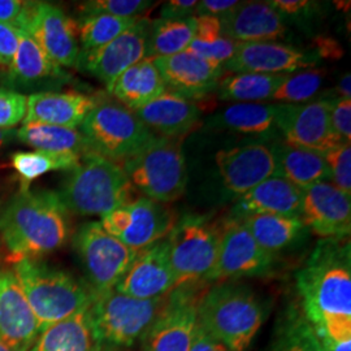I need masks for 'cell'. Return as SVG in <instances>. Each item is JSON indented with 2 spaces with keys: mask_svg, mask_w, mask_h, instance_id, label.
I'll return each instance as SVG.
<instances>
[{
  "mask_svg": "<svg viewBox=\"0 0 351 351\" xmlns=\"http://www.w3.org/2000/svg\"><path fill=\"white\" fill-rule=\"evenodd\" d=\"M317 335V333H316ZM319 341L324 351H351V339L348 341H335L323 335H317Z\"/></svg>",
  "mask_w": 351,
  "mask_h": 351,
  "instance_id": "53",
  "label": "cell"
},
{
  "mask_svg": "<svg viewBox=\"0 0 351 351\" xmlns=\"http://www.w3.org/2000/svg\"><path fill=\"white\" fill-rule=\"evenodd\" d=\"M88 310L47 326L29 351H101Z\"/></svg>",
  "mask_w": 351,
  "mask_h": 351,
  "instance_id": "31",
  "label": "cell"
},
{
  "mask_svg": "<svg viewBox=\"0 0 351 351\" xmlns=\"http://www.w3.org/2000/svg\"><path fill=\"white\" fill-rule=\"evenodd\" d=\"M84 156L75 154H53L46 151H17L12 154L13 169L21 180V189L30 188V182L52 171H73Z\"/></svg>",
  "mask_w": 351,
  "mask_h": 351,
  "instance_id": "36",
  "label": "cell"
},
{
  "mask_svg": "<svg viewBox=\"0 0 351 351\" xmlns=\"http://www.w3.org/2000/svg\"><path fill=\"white\" fill-rule=\"evenodd\" d=\"M276 160V176L300 189L319 182H330V172L322 154L275 142L271 146Z\"/></svg>",
  "mask_w": 351,
  "mask_h": 351,
  "instance_id": "30",
  "label": "cell"
},
{
  "mask_svg": "<svg viewBox=\"0 0 351 351\" xmlns=\"http://www.w3.org/2000/svg\"><path fill=\"white\" fill-rule=\"evenodd\" d=\"M195 34L194 16L184 20L156 19L150 23L147 59L173 56L188 50Z\"/></svg>",
  "mask_w": 351,
  "mask_h": 351,
  "instance_id": "34",
  "label": "cell"
},
{
  "mask_svg": "<svg viewBox=\"0 0 351 351\" xmlns=\"http://www.w3.org/2000/svg\"><path fill=\"white\" fill-rule=\"evenodd\" d=\"M101 99L86 94L39 91L26 98L25 124H46L77 129Z\"/></svg>",
  "mask_w": 351,
  "mask_h": 351,
  "instance_id": "23",
  "label": "cell"
},
{
  "mask_svg": "<svg viewBox=\"0 0 351 351\" xmlns=\"http://www.w3.org/2000/svg\"><path fill=\"white\" fill-rule=\"evenodd\" d=\"M195 20V34L194 39L202 43H213L219 38L223 37L221 23L216 17L207 16H194Z\"/></svg>",
  "mask_w": 351,
  "mask_h": 351,
  "instance_id": "47",
  "label": "cell"
},
{
  "mask_svg": "<svg viewBox=\"0 0 351 351\" xmlns=\"http://www.w3.org/2000/svg\"><path fill=\"white\" fill-rule=\"evenodd\" d=\"M324 75L323 69H307L287 75L271 99L280 101V104L307 103L322 88Z\"/></svg>",
  "mask_w": 351,
  "mask_h": 351,
  "instance_id": "39",
  "label": "cell"
},
{
  "mask_svg": "<svg viewBox=\"0 0 351 351\" xmlns=\"http://www.w3.org/2000/svg\"><path fill=\"white\" fill-rule=\"evenodd\" d=\"M12 265L40 333L47 326L88 310L94 300L91 289L63 269L37 259H21Z\"/></svg>",
  "mask_w": 351,
  "mask_h": 351,
  "instance_id": "4",
  "label": "cell"
},
{
  "mask_svg": "<svg viewBox=\"0 0 351 351\" xmlns=\"http://www.w3.org/2000/svg\"><path fill=\"white\" fill-rule=\"evenodd\" d=\"M213 125L221 126L252 137L271 139L276 137L275 104L234 103L213 119Z\"/></svg>",
  "mask_w": 351,
  "mask_h": 351,
  "instance_id": "32",
  "label": "cell"
},
{
  "mask_svg": "<svg viewBox=\"0 0 351 351\" xmlns=\"http://www.w3.org/2000/svg\"><path fill=\"white\" fill-rule=\"evenodd\" d=\"M332 99L275 104L277 130L290 146L324 154L343 143L330 125Z\"/></svg>",
  "mask_w": 351,
  "mask_h": 351,
  "instance_id": "15",
  "label": "cell"
},
{
  "mask_svg": "<svg viewBox=\"0 0 351 351\" xmlns=\"http://www.w3.org/2000/svg\"><path fill=\"white\" fill-rule=\"evenodd\" d=\"M303 315L317 335L351 339V254L346 239H323L297 274Z\"/></svg>",
  "mask_w": 351,
  "mask_h": 351,
  "instance_id": "1",
  "label": "cell"
},
{
  "mask_svg": "<svg viewBox=\"0 0 351 351\" xmlns=\"http://www.w3.org/2000/svg\"><path fill=\"white\" fill-rule=\"evenodd\" d=\"M177 217L173 210L160 202L137 197L101 217L103 229L128 247L141 251L167 239Z\"/></svg>",
  "mask_w": 351,
  "mask_h": 351,
  "instance_id": "11",
  "label": "cell"
},
{
  "mask_svg": "<svg viewBox=\"0 0 351 351\" xmlns=\"http://www.w3.org/2000/svg\"><path fill=\"white\" fill-rule=\"evenodd\" d=\"M59 66H75L80 55L77 24L62 8L46 1H27L19 26Z\"/></svg>",
  "mask_w": 351,
  "mask_h": 351,
  "instance_id": "14",
  "label": "cell"
},
{
  "mask_svg": "<svg viewBox=\"0 0 351 351\" xmlns=\"http://www.w3.org/2000/svg\"><path fill=\"white\" fill-rule=\"evenodd\" d=\"M139 120L155 134L180 141L201 125V108L194 101L165 91L145 107L136 110Z\"/></svg>",
  "mask_w": 351,
  "mask_h": 351,
  "instance_id": "25",
  "label": "cell"
},
{
  "mask_svg": "<svg viewBox=\"0 0 351 351\" xmlns=\"http://www.w3.org/2000/svg\"><path fill=\"white\" fill-rule=\"evenodd\" d=\"M285 75L233 73L224 75L216 90L223 101L261 103L274 97Z\"/></svg>",
  "mask_w": 351,
  "mask_h": 351,
  "instance_id": "35",
  "label": "cell"
},
{
  "mask_svg": "<svg viewBox=\"0 0 351 351\" xmlns=\"http://www.w3.org/2000/svg\"><path fill=\"white\" fill-rule=\"evenodd\" d=\"M152 60L162 75L167 91L190 101L204 98L216 90L226 73L223 65L207 62L189 51Z\"/></svg>",
  "mask_w": 351,
  "mask_h": 351,
  "instance_id": "22",
  "label": "cell"
},
{
  "mask_svg": "<svg viewBox=\"0 0 351 351\" xmlns=\"http://www.w3.org/2000/svg\"><path fill=\"white\" fill-rule=\"evenodd\" d=\"M17 50L12 63L1 77L3 84L10 88L8 90H30L43 88L56 81L64 82L68 75L62 66L53 63L25 32L17 29Z\"/></svg>",
  "mask_w": 351,
  "mask_h": 351,
  "instance_id": "24",
  "label": "cell"
},
{
  "mask_svg": "<svg viewBox=\"0 0 351 351\" xmlns=\"http://www.w3.org/2000/svg\"><path fill=\"white\" fill-rule=\"evenodd\" d=\"M302 221L316 236L342 239L350 236V195L332 182H319L302 189Z\"/></svg>",
  "mask_w": 351,
  "mask_h": 351,
  "instance_id": "17",
  "label": "cell"
},
{
  "mask_svg": "<svg viewBox=\"0 0 351 351\" xmlns=\"http://www.w3.org/2000/svg\"><path fill=\"white\" fill-rule=\"evenodd\" d=\"M215 162L223 185L234 195H243L276 176V160L269 146L250 143L216 154Z\"/></svg>",
  "mask_w": 351,
  "mask_h": 351,
  "instance_id": "20",
  "label": "cell"
},
{
  "mask_svg": "<svg viewBox=\"0 0 351 351\" xmlns=\"http://www.w3.org/2000/svg\"><path fill=\"white\" fill-rule=\"evenodd\" d=\"M315 51H303L278 42L239 43L234 56L224 64L233 73L288 75L319 63Z\"/></svg>",
  "mask_w": 351,
  "mask_h": 351,
  "instance_id": "18",
  "label": "cell"
},
{
  "mask_svg": "<svg viewBox=\"0 0 351 351\" xmlns=\"http://www.w3.org/2000/svg\"><path fill=\"white\" fill-rule=\"evenodd\" d=\"M317 47H316V53L319 58H332V59H339L342 56V50L339 46L337 42L332 39H326L320 38L316 40Z\"/></svg>",
  "mask_w": 351,
  "mask_h": 351,
  "instance_id": "52",
  "label": "cell"
},
{
  "mask_svg": "<svg viewBox=\"0 0 351 351\" xmlns=\"http://www.w3.org/2000/svg\"><path fill=\"white\" fill-rule=\"evenodd\" d=\"M138 17L125 19L107 14L81 16L77 24V37L81 43L80 53L98 50L112 42L133 25Z\"/></svg>",
  "mask_w": 351,
  "mask_h": 351,
  "instance_id": "37",
  "label": "cell"
},
{
  "mask_svg": "<svg viewBox=\"0 0 351 351\" xmlns=\"http://www.w3.org/2000/svg\"><path fill=\"white\" fill-rule=\"evenodd\" d=\"M14 138H16V130H13V129L1 130L0 129V149H3L5 145L12 142Z\"/></svg>",
  "mask_w": 351,
  "mask_h": 351,
  "instance_id": "55",
  "label": "cell"
},
{
  "mask_svg": "<svg viewBox=\"0 0 351 351\" xmlns=\"http://www.w3.org/2000/svg\"><path fill=\"white\" fill-rule=\"evenodd\" d=\"M220 23L223 36L239 43L275 42L288 32L282 17L268 1H241Z\"/></svg>",
  "mask_w": 351,
  "mask_h": 351,
  "instance_id": "26",
  "label": "cell"
},
{
  "mask_svg": "<svg viewBox=\"0 0 351 351\" xmlns=\"http://www.w3.org/2000/svg\"><path fill=\"white\" fill-rule=\"evenodd\" d=\"M0 351H12L3 341H0Z\"/></svg>",
  "mask_w": 351,
  "mask_h": 351,
  "instance_id": "56",
  "label": "cell"
},
{
  "mask_svg": "<svg viewBox=\"0 0 351 351\" xmlns=\"http://www.w3.org/2000/svg\"><path fill=\"white\" fill-rule=\"evenodd\" d=\"M198 324L232 351H247L267 317V307L247 285L213 282L198 303Z\"/></svg>",
  "mask_w": 351,
  "mask_h": 351,
  "instance_id": "3",
  "label": "cell"
},
{
  "mask_svg": "<svg viewBox=\"0 0 351 351\" xmlns=\"http://www.w3.org/2000/svg\"><path fill=\"white\" fill-rule=\"evenodd\" d=\"M80 132L91 152L119 164L138 154L156 137L134 111L110 101H99Z\"/></svg>",
  "mask_w": 351,
  "mask_h": 351,
  "instance_id": "9",
  "label": "cell"
},
{
  "mask_svg": "<svg viewBox=\"0 0 351 351\" xmlns=\"http://www.w3.org/2000/svg\"><path fill=\"white\" fill-rule=\"evenodd\" d=\"M133 188L160 203L180 199L188 184V169L178 141L155 137L138 154L120 164Z\"/></svg>",
  "mask_w": 351,
  "mask_h": 351,
  "instance_id": "6",
  "label": "cell"
},
{
  "mask_svg": "<svg viewBox=\"0 0 351 351\" xmlns=\"http://www.w3.org/2000/svg\"><path fill=\"white\" fill-rule=\"evenodd\" d=\"M58 194L68 213L101 217L137 198L123 167L94 152L69 172Z\"/></svg>",
  "mask_w": 351,
  "mask_h": 351,
  "instance_id": "5",
  "label": "cell"
},
{
  "mask_svg": "<svg viewBox=\"0 0 351 351\" xmlns=\"http://www.w3.org/2000/svg\"><path fill=\"white\" fill-rule=\"evenodd\" d=\"M275 267V255L262 249L245 226L232 217L223 224L217 259L207 284L234 281L241 277L269 276Z\"/></svg>",
  "mask_w": 351,
  "mask_h": 351,
  "instance_id": "13",
  "label": "cell"
},
{
  "mask_svg": "<svg viewBox=\"0 0 351 351\" xmlns=\"http://www.w3.org/2000/svg\"><path fill=\"white\" fill-rule=\"evenodd\" d=\"M26 97L19 91L0 88V129H12L25 117Z\"/></svg>",
  "mask_w": 351,
  "mask_h": 351,
  "instance_id": "43",
  "label": "cell"
},
{
  "mask_svg": "<svg viewBox=\"0 0 351 351\" xmlns=\"http://www.w3.org/2000/svg\"><path fill=\"white\" fill-rule=\"evenodd\" d=\"M197 4L198 0H169L164 3L160 17L168 20H184L193 17Z\"/></svg>",
  "mask_w": 351,
  "mask_h": 351,
  "instance_id": "49",
  "label": "cell"
},
{
  "mask_svg": "<svg viewBox=\"0 0 351 351\" xmlns=\"http://www.w3.org/2000/svg\"><path fill=\"white\" fill-rule=\"evenodd\" d=\"M268 4L276 11L284 20V17L291 20H307L314 14L317 4L308 0H272Z\"/></svg>",
  "mask_w": 351,
  "mask_h": 351,
  "instance_id": "45",
  "label": "cell"
},
{
  "mask_svg": "<svg viewBox=\"0 0 351 351\" xmlns=\"http://www.w3.org/2000/svg\"><path fill=\"white\" fill-rule=\"evenodd\" d=\"M255 213L301 217L302 189L278 176L265 180L239 197L232 217L241 219Z\"/></svg>",
  "mask_w": 351,
  "mask_h": 351,
  "instance_id": "27",
  "label": "cell"
},
{
  "mask_svg": "<svg viewBox=\"0 0 351 351\" xmlns=\"http://www.w3.org/2000/svg\"><path fill=\"white\" fill-rule=\"evenodd\" d=\"M150 23L146 17H138L126 32L104 47L80 53L75 66L97 77L110 91L119 75L147 58Z\"/></svg>",
  "mask_w": 351,
  "mask_h": 351,
  "instance_id": "16",
  "label": "cell"
},
{
  "mask_svg": "<svg viewBox=\"0 0 351 351\" xmlns=\"http://www.w3.org/2000/svg\"><path fill=\"white\" fill-rule=\"evenodd\" d=\"M176 288L167 239L138 252L114 290L137 300L163 298Z\"/></svg>",
  "mask_w": 351,
  "mask_h": 351,
  "instance_id": "19",
  "label": "cell"
},
{
  "mask_svg": "<svg viewBox=\"0 0 351 351\" xmlns=\"http://www.w3.org/2000/svg\"><path fill=\"white\" fill-rule=\"evenodd\" d=\"M237 47H239V42L223 36L213 43H202L193 39L186 51L199 56L207 62L224 66V64L228 63L234 56Z\"/></svg>",
  "mask_w": 351,
  "mask_h": 351,
  "instance_id": "42",
  "label": "cell"
},
{
  "mask_svg": "<svg viewBox=\"0 0 351 351\" xmlns=\"http://www.w3.org/2000/svg\"><path fill=\"white\" fill-rule=\"evenodd\" d=\"M111 348V346H110ZM101 351H120L117 350V348H111V350H104V349H101Z\"/></svg>",
  "mask_w": 351,
  "mask_h": 351,
  "instance_id": "57",
  "label": "cell"
},
{
  "mask_svg": "<svg viewBox=\"0 0 351 351\" xmlns=\"http://www.w3.org/2000/svg\"><path fill=\"white\" fill-rule=\"evenodd\" d=\"M206 285H184L168 294L163 311L142 339L143 351H189L198 326L197 310Z\"/></svg>",
  "mask_w": 351,
  "mask_h": 351,
  "instance_id": "12",
  "label": "cell"
},
{
  "mask_svg": "<svg viewBox=\"0 0 351 351\" xmlns=\"http://www.w3.org/2000/svg\"><path fill=\"white\" fill-rule=\"evenodd\" d=\"M237 220L249 230L258 245L272 255L301 243L310 232L301 217L255 213Z\"/></svg>",
  "mask_w": 351,
  "mask_h": 351,
  "instance_id": "28",
  "label": "cell"
},
{
  "mask_svg": "<svg viewBox=\"0 0 351 351\" xmlns=\"http://www.w3.org/2000/svg\"><path fill=\"white\" fill-rule=\"evenodd\" d=\"M59 194L21 189L0 215L8 263L59 250L69 237V216Z\"/></svg>",
  "mask_w": 351,
  "mask_h": 351,
  "instance_id": "2",
  "label": "cell"
},
{
  "mask_svg": "<svg viewBox=\"0 0 351 351\" xmlns=\"http://www.w3.org/2000/svg\"><path fill=\"white\" fill-rule=\"evenodd\" d=\"M16 138L34 150L85 156L88 142L78 129L46 124H25L16 130Z\"/></svg>",
  "mask_w": 351,
  "mask_h": 351,
  "instance_id": "33",
  "label": "cell"
},
{
  "mask_svg": "<svg viewBox=\"0 0 351 351\" xmlns=\"http://www.w3.org/2000/svg\"><path fill=\"white\" fill-rule=\"evenodd\" d=\"M19 33L13 26L0 24V68H8L17 50Z\"/></svg>",
  "mask_w": 351,
  "mask_h": 351,
  "instance_id": "46",
  "label": "cell"
},
{
  "mask_svg": "<svg viewBox=\"0 0 351 351\" xmlns=\"http://www.w3.org/2000/svg\"><path fill=\"white\" fill-rule=\"evenodd\" d=\"M241 1L237 0H201L197 4L194 16H207L223 19L228 13L232 12Z\"/></svg>",
  "mask_w": 351,
  "mask_h": 351,
  "instance_id": "48",
  "label": "cell"
},
{
  "mask_svg": "<svg viewBox=\"0 0 351 351\" xmlns=\"http://www.w3.org/2000/svg\"><path fill=\"white\" fill-rule=\"evenodd\" d=\"M152 3L147 0H91L78 7L81 16L107 14L114 17L136 19L149 10Z\"/></svg>",
  "mask_w": 351,
  "mask_h": 351,
  "instance_id": "40",
  "label": "cell"
},
{
  "mask_svg": "<svg viewBox=\"0 0 351 351\" xmlns=\"http://www.w3.org/2000/svg\"><path fill=\"white\" fill-rule=\"evenodd\" d=\"M165 91L167 88L160 72L154 60L146 58L119 75L108 93L126 108L136 111Z\"/></svg>",
  "mask_w": 351,
  "mask_h": 351,
  "instance_id": "29",
  "label": "cell"
},
{
  "mask_svg": "<svg viewBox=\"0 0 351 351\" xmlns=\"http://www.w3.org/2000/svg\"><path fill=\"white\" fill-rule=\"evenodd\" d=\"M267 351H324L314 326L297 310L289 313L277 328Z\"/></svg>",
  "mask_w": 351,
  "mask_h": 351,
  "instance_id": "38",
  "label": "cell"
},
{
  "mask_svg": "<svg viewBox=\"0 0 351 351\" xmlns=\"http://www.w3.org/2000/svg\"><path fill=\"white\" fill-rule=\"evenodd\" d=\"M330 125L343 143L351 141V99L335 98L330 103Z\"/></svg>",
  "mask_w": 351,
  "mask_h": 351,
  "instance_id": "44",
  "label": "cell"
},
{
  "mask_svg": "<svg viewBox=\"0 0 351 351\" xmlns=\"http://www.w3.org/2000/svg\"><path fill=\"white\" fill-rule=\"evenodd\" d=\"M39 335L37 319L14 272L0 268V341L12 351H29Z\"/></svg>",
  "mask_w": 351,
  "mask_h": 351,
  "instance_id": "21",
  "label": "cell"
},
{
  "mask_svg": "<svg viewBox=\"0 0 351 351\" xmlns=\"http://www.w3.org/2000/svg\"><path fill=\"white\" fill-rule=\"evenodd\" d=\"M351 77L350 73H346L341 78V81L336 88V91L339 94L337 98L341 99H351Z\"/></svg>",
  "mask_w": 351,
  "mask_h": 351,
  "instance_id": "54",
  "label": "cell"
},
{
  "mask_svg": "<svg viewBox=\"0 0 351 351\" xmlns=\"http://www.w3.org/2000/svg\"><path fill=\"white\" fill-rule=\"evenodd\" d=\"M75 249L94 295L116 288L139 252L108 234L99 221L77 230Z\"/></svg>",
  "mask_w": 351,
  "mask_h": 351,
  "instance_id": "10",
  "label": "cell"
},
{
  "mask_svg": "<svg viewBox=\"0 0 351 351\" xmlns=\"http://www.w3.org/2000/svg\"><path fill=\"white\" fill-rule=\"evenodd\" d=\"M167 298L168 294L158 300H137L113 289L94 295L88 310L90 322L101 345L128 348L143 339Z\"/></svg>",
  "mask_w": 351,
  "mask_h": 351,
  "instance_id": "8",
  "label": "cell"
},
{
  "mask_svg": "<svg viewBox=\"0 0 351 351\" xmlns=\"http://www.w3.org/2000/svg\"><path fill=\"white\" fill-rule=\"evenodd\" d=\"M221 232L223 224L206 215L190 213L176 221L167 237L176 288L207 284L217 259Z\"/></svg>",
  "mask_w": 351,
  "mask_h": 351,
  "instance_id": "7",
  "label": "cell"
},
{
  "mask_svg": "<svg viewBox=\"0 0 351 351\" xmlns=\"http://www.w3.org/2000/svg\"><path fill=\"white\" fill-rule=\"evenodd\" d=\"M322 155L330 172V182L345 194L351 195L350 143H341Z\"/></svg>",
  "mask_w": 351,
  "mask_h": 351,
  "instance_id": "41",
  "label": "cell"
},
{
  "mask_svg": "<svg viewBox=\"0 0 351 351\" xmlns=\"http://www.w3.org/2000/svg\"><path fill=\"white\" fill-rule=\"evenodd\" d=\"M189 351H232L228 349L223 342L215 339L207 330H204L199 324L197 326L194 339Z\"/></svg>",
  "mask_w": 351,
  "mask_h": 351,
  "instance_id": "51",
  "label": "cell"
},
{
  "mask_svg": "<svg viewBox=\"0 0 351 351\" xmlns=\"http://www.w3.org/2000/svg\"><path fill=\"white\" fill-rule=\"evenodd\" d=\"M26 3L20 0H0V24L19 29L25 14Z\"/></svg>",
  "mask_w": 351,
  "mask_h": 351,
  "instance_id": "50",
  "label": "cell"
}]
</instances>
